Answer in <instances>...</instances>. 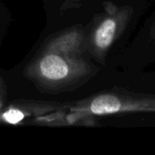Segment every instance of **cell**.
Returning <instances> with one entry per match:
<instances>
[{"label": "cell", "instance_id": "obj_1", "mask_svg": "<svg viewBox=\"0 0 155 155\" xmlns=\"http://www.w3.org/2000/svg\"><path fill=\"white\" fill-rule=\"evenodd\" d=\"M76 112L78 118L125 113H153L155 95L104 93L82 103Z\"/></svg>", "mask_w": 155, "mask_h": 155}, {"label": "cell", "instance_id": "obj_2", "mask_svg": "<svg viewBox=\"0 0 155 155\" xmlns=\"http://www.w3.org/2000/svg\"><path fill=\"white\" fill-rule=\"evenodd\" d=\"M132 7L118 6L112 2H105L104 12L99 15L91 35L90 45L93 55L103 62L114 43L124 31L132 14Z\"/></svg>", "mask_w": 155, "mask_h": 155}, {"label": "cell", "instance_id": "obj_3", "mask_svg": "<svg viewBox=\"0 0 155 155\" xmlns=\"http://www.w3.org/2000/svg\"><path fill=\"white\" fill-rule=\"evenodd\" d=\"M42 74L51 81H64L69 77H83L92 72V67L84 60H66L59 54H48L40 63Z\"/></svg>", "mask_w": 155, "mask_h": 155}, {"label": "cell", "instance_id": "obj_4", "mask_svg": "<svg viewBox=\"0 0 155 155\" xmlns=\"http://www.w3.org/2000/svg\"><path fill=\"white\" fill-rule=\"evenodd\" d=\"M3 119L11 124H15L24 119V114L19 110H9L3 114Z\"/></svg>", "mask_w": 155, "mask_h": 155}, {"label": "cell", "instance_id": "obj_5", "mask_svg": "<svg viewBox=\"0 0 155 155\" xmlns=\"http://www.w3.org/2000/svg\"><path fill=\"white\" fill-rule=\"evenodd\" d=\"M154 28H155V23H154ZM153 34H155V31H153Z\"/></svg>", "mask_w": 155, "mask_h": 155}]
</instances>
